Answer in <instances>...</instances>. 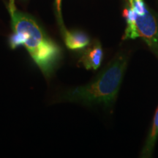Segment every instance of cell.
I'll return each instance as SVG.
<instances>
[{
  "label": "cell",
  "instance_id": "7a4b0ae2",
  "mask_svg": "<svg viewBox=\"0 0 158 158\" xmlns=\"http://www.w3.org/2000/svg\"><path fill=\"white\" fill-rule=\"evenodd\" d=\"M127 64V57L116 56L92 82L78 86L63 96L65 100L86 105L102 103L110 106L116 100Z\"/></svg>",
  "mask_w": 158,
  "mask_h": 158
},
{
  "label": "cell",
  "instance_id": "277c9868",
  "mask_svg": "<svg viewBox=\"0 0 158 158\" xmlns=\"http://www.w3.org/2000/svg\"><path fill=\"white\" fill-rule=\"evenodd\" d=\"M102 58L103 51L102 46L100 43L97 42L82 53L79 62L81 63L83 66L87 70H97L101 64Z\"/></svg>",
  "mask_w": 158,
  "mask_h": 158
},
{
  "label": "cell",
  "instance_id": "52a82bcc",
  "mask_svg": "<svg viewBox=\"0 0 158 158\" xmlns=\"http://www.w3.org/2000/svg\"><path fill=\"white\" fill-rule=\"evenodd\" d=\"M130 6L138 15H143L147 10V7L143 0H128Z\"/></svg>",
  "mask_w": 158,
  "mask_h": 158
},
{
  "label": "cell",
  "instance_id": "ba28073f",
  "mask_svg": "<svg viewBox=\"0 0 158 158\" xmlns=\"http://www.w3.org/2000/svg\"><path fill=\"white\" fill-rule=\"evenodd\" d=\"M61 3H62V0H55V6H56V11L57 19H58V22L60 26L61 30L63 33L66 29L64 28V23H63V20L62 17V11H61Z\"/></svg>",
  "mask_w": 158,
  "mask_h": 158
},
{
  "label": "cell",
  "instance_id": "6da1fadb",
  "mask_svg": "<svg viewBox=\"0 0 158 158\" xmlns=\"http://www.w3.org/2000/svg\"><path fill=\"white\" fill-rule=\"evenodd\" d=\"M8 9L13 31L9 38L10 47L15 49L24 45L40 70L45 77H49L62 58V49L32 17L15 8L14 0H10Z\"/></svg>",
  "mask_w": 158,
  "mask_h": 158
},
{
  "label": "cell",
  "instance_id": "5b68a950",
  "mask_svg": "<svg viewBox=\"0 0 158 158\" xmlns=\"http://www.w3.org/2000/svg\"><path fill=\"white\" fill-rule=\"evenodd\" d=\"M62 34L65 45L70 50H81L89 45V37L81 31H68L65 29Z\"/></svg>",
  "mask_w": 158,
  "mask_h": 158
},
{
  "label": "cell",
  "instance_id": "8992f818",
  "mask_svg": "<svg viewBox=\"0 0 158 158\" xmlns=\"http://www.w3.org/2000/svg\"><path fill=\"white\" fill-rule=\"evenodd\" d=\"M158 138V108L157 110H156V113L154 117V121L152 127L151 131L148 138L146 141L145 145L143 148L141 152V156L144 157H148L152 153L154 147H155L156 141Z\"/></svg>",
  "mask_w": 158,
  "mask_h": 158
},
{
  "label": "cell",
  "instance_id": "3957f363",
  "mask_svg": "<svg viewBox=\"0 0 158 158\" xmlns=\"http://www.w3.org/2000/svg\"><path fill=\"white\" fill-rule=\"evenodd\" d=\"M135 31L158 57V17L147 9L143 15H136Z\"/></svg>",
  "mask_w": 158,
  "mask_h": 158
}]
</instances>
